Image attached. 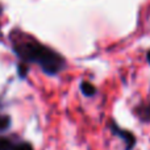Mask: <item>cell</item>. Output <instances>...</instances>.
<instances>
[{"label": "cell", "mask_w": 150, "mask_h": 150, "mask_svg": "<svg viewBox=\"0 0 150 150\" xmlns=\"http://www.w3.org/2000/svg\"><path fill=\"white\" fill-rule=\"evenodd\" d=\"M13 50L24 63H37L49 76L58 75L66 67V59L63 55L33 38L17 41Z\"/></svg>", "instance_id": "obj_1"}, {"label": "cell", "mask_w": 150, "mask_h": 150, "mask_svg": "<svg viewBox=\"0 0 150 150\" xmlns=\"http://www.w3.org/2000/svg\"><path fill=\"white\" fill-rule=\"evenodd\" d=\"M11 127V117L8 115H0V132L9 129Z\"/></svg>", "instance_id": "obj_4"}, {"label": "cell", "mask_w": 150, "mask_h": 150, "mask_svg": "<svg viewBox=\"0 0 150 150\" xmlns=\"http://www.w3.org/2000/svg\"><path fill=\"white\" fill-rule=\"evenodd\" d=\"M111 132L113 136H116V137L121 138L122 141H124L125 144V150H133L136 146V144H137V138H136L134 133L130 132V130L128 129H124V128L119 127V125L116 124L115 121H111Z\"/></svg>", "instance_id": "obj_2"}, {"label": "cell", "mask_w": 150, "mask_h": 150, "mask_svg": "<svg viewBox=\"0 0 150 150\" xmlns=\"http://www.w3.org/2000/svg\"><path fill=\"white\" fill-rule=\"evenodd\" d=\"M79 88H80V92H82L83 96H86V98L91 99V98H93V96H96V93H98V88L91 82H87V80H82Z\"/></svg>", "instance_id": "obj_3"}, {"label": "cell", "mask_w": 150, "mask_h": 150, "mask_svg": "<svg viewBox=\"0 0 150 150\" xmlns=\"http://www.w3.org/2000/svg\"><path fill=\"white\" fill-rule=\"evenodd\" d=\"M146 59H148V62L150 63V50H149L148 53H146Z\"/></svg>", "instance_id": "obj_7"}, {"label": "cell", "mask_w": 150, "mask_h": 150, "mask_svg": "<svg viewBox=\"0 0 150 150\" xmlns=\"http://www.w3.org/2000/svg\"><path fill=\"white\" fill-rule=\"evenodd\" d=\"M28 71H29V67L26 63H20V65L17 66V73H18V76L21 78V79H24V78L28 75Z\"/></svg>", "instance_id": "obj_6"}, {"label": "cell", "mask_w": 150, "mask_h": 150, "mask_svg": "<svg viewBox=\"0 0 150 150\" xmlns=\"http://www.w3.org/2000/svg\"><path fill=\"white\" fill-rule=\"evenodd\" d=\"M11 150H34V149L29 142H13V146Z\"/></svg>", "instance_id": "obj_5"}]
</instances>
